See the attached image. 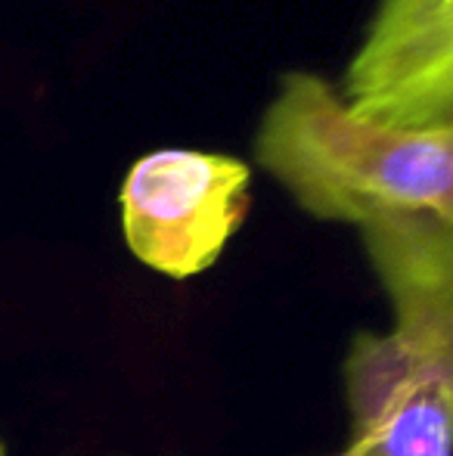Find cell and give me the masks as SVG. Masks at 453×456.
<instances>
[{
    "instance_id": "cell-1",
    "label": "cell",
    "mask_w": 453,
    "mask_h": 456,
    "mask_svg": "<svg viewBox=\"0 0 453 456\" xmlns=\"http://www.w3.org/2000/svg\"><path fill=\"white\" fill-rule=\"evenodd\" d=\"M392 305L388 332L360 330L344 354L357 456H450L453 444V221L429 211L360 227Z\"/></svg>"
},
{
    "instance_id": "cell-2",
    "label": "cell",
    "mask_w": 453,
    "mask_h": 456,
    "mask_svg": "<svg viewBox=\"0 0 453 456\" xmlns=\"http://www.w3.org/2000/svg\"><path fill=\"white\" fill-rule=\"evenodd\" d=\"M252 152L255 165L314 221L360 230L404 211L453 221V127L373 125L351 112L339 87L308 69L279 75Z\"/></svg>"
},
{
    "instance_id": "cell-3",
    "label": "cell",
    "mask_w": 453,
    "mask_h": 456,
    "mask_svg": "<svg viewBox=\"0 0 453 456\" xmlns=\"http://www.w3.org/2000/svg\"><path fill=\"white\" fill-rule=\"evenodd\" d=\"M131 255L168 280L214 267L252 211V168L224 152L165 146L140 156L118 190Z\"/></svg>"
},
{
    "instance_id": "cell-4",
    "label": "cell",
    "mask_w": 453,
    "mask_h": 456,
    "mask_svg": "<svg viewBox=\"0 0 453 456\" xmlns=\"http://www.w3.org/2000/svg\"><path fill=\"white\" fill-rule=\"evenodd\" d=\"M339 94L392 131L453 127V0H379Z\"/></svg>"
},
{
    "instance_id": "cell-5",
    "label": "cell",
    "mask_w": 453,
    "mask_h": 456,
    "mask_svg": "<svg viewBox=\"0 0 453 456\" xmlns=\"http://www.w3.org/2000/svg\"><path fill=\"white\" fill-rule=\"evenodd\" d=\"M327 456H357V451H354V447H351V444H344L339 453H327Z\"/></svg>"
},
{
    "instance_id": "cell-6",
    "label": "cell",
    "mask_w": 453,
    "mask_h": 456,
    "mask_svg": "<svg viewBox=\"0 0 453 456\" xmlns=\"http://www.w3.org/2000/svg\"><path fill=\"white\" fill-rule=\"evenodd\" d=\"M0 456H6V444H4V441H0Z\"/></svg>"
}]
</instances>
